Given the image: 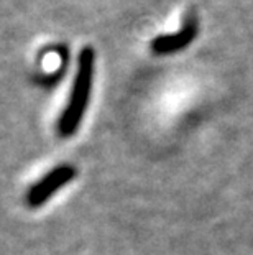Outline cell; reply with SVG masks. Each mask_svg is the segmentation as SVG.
<instances>
[{
	"mask_svg": "<svg viewBox=\"0 0 253 255\" xmlns=\"http://www.w3.org/2000/svg\"><path fill=\"white\" fill-rule=\"evenodd\" d=\"M94 63L95 55L90 46H85L79 53L78 71L74 76V83L69 96L68 106L64 107L63 116L58 122V132L61 137H71L76 132L81 121H83L87 104L92 92V79H94Z\"/></svg>",
	"mask_w": 253,
	"mask_h": 255,
	"instance_id": "cell-1",
	"label": "cell"
},
{
	"mask_svg": "<svg viewBox=\"0 0 253 255\" xmlns=\"http://www.w3.org/2000/svg\"><path fill=\"white\" fill-rule=\"evenodd\" d=\"M76 176V168L71 165H59L43 176L41 180L33 184L28 193H26V203L30 208H38V206L45 204L56 191H59L63 186Z\"/></svg>",
	"mask_w": 253,
	"mask_h": 255,
	"instance_id": "cell-2",
	"label": "cell"
},
{
	"mask_svg": "<svg viewBox=\"0 0 253 255\" xmlns=\"http://www.w3.org/2000/svg\"><path fill=\"white\" fill-rule=\"evenodd\" d=\"M196 20L194 17H187L182 23V28L177 33L160 35L152 41V51L156 55H169V53L179 51L194 40L196 36Z\"/></svg>",
	"mask_w": 253,
	"mask_h": 255,
	"instance_id": "cell-3",
	"label": "cell"
}]
</instances>
